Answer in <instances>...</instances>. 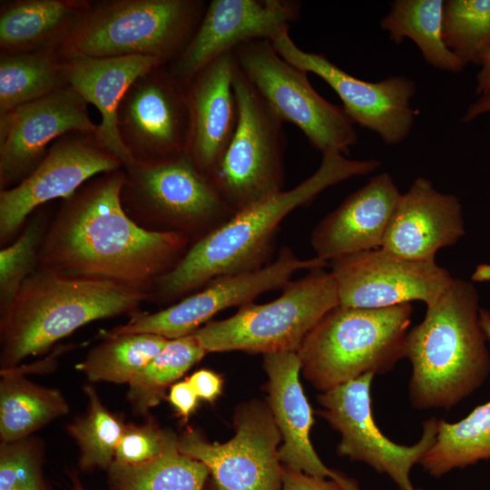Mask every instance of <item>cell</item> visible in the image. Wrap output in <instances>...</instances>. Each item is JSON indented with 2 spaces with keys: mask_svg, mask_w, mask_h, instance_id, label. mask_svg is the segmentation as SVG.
<instances>
[{
  "mask_svg": "<svg viewBox=\"0 0 490 490\" xmlns=\"http://www.w3.org/2000/svg\"><path fill=\"white\" fill-rule=\"evenodd\" d=\"M263 367L269 377L267 403L283 441L279 449L282 465L313 476L335 480L345 490H361L354 478L328 467L311 444L313 412L299 381L300 362L297 352L265 354Z\"/></svg>",
  "mask_w": 490,
  "mask_h": 490,
  "instance_id": "obj_21",
  "label": "cell"
},
{
  "mask_svg": "<svg viewBox=\"0 0 490 490\" xmlns=\"http://www.w3.org/2000/svg\"><path fill=\"white\" fill-rule=\"evenodd\" d=\"M232 52L211 61L184 86L190 111L186 154L210 178L235 132L239 108L233 89Z\"/></svg>",
  "mask_w": 490,
  "mask_h": 490,
  "instance_id": "obj_22",
  "label": "cell"
},
{
  "mask_svg": "<svg viewBox=\"0 0 490 490\" xmlns=\"http://www.w3.org/2000/svg\"><path fill=\"white\" fill-rule=\"evenodd\" d=\"M50 220L38 211L19 235L0 250V313L11 305L25 279L39 265V250Z\"/></svg>",
  "mask_w": 490,
  "mask_h": 490,
  "instance_id": "obj_35",
  "label": "cell"
},
{
  "mask_svg": "<svg viewBox=\"0 0 490 490\" xmlns=\"http://www.w3.org/2000/svg\"><path fill=\"white\" fill-rule=\"evenodd\" d=\"M400 195L388 172L373 176L314 228L310 243L316 257L329 262L381 248Z\"/></svg>",
  "mask_w": 490,
  "mask_h": 490,
  "instance_id": "obj_23",
  "label": "cell"
},
{
  "mask_svg": "<svg viewBox=\"0 0 490 490\" xmlns=\"http://www.w3.org/2000/svg\"><path fill=\"white\" fill-rule=\"evenodd\" d=\"M151 293L38 266L0 313V368H16L94 320L133 314Z\"/></svg>",
  "mask_w": 490,
  "mask_h": 490,
  "instance_id": "obj_4",
  "label": "cell"
},
{
  "mask_svg": "<svg viewBox=\"0 0 490 490\" xmlns=\"http://www.w3.org/2000/svg\"><path fill=\"white\" fill-rule=\"evenodd\" d=\"M233 89L239 108L237 127L209 180L236 213L283 191L286 137L284 122L237 64Z\"/></svg>",
  "mask_w": 490,
  "mask_h": 490,
  "instance_id": "obj_9",
  "label": "cell"
},
{
  "mask_svg": "<svg viewBox=\"0 0 490 490\" xmlns=\"http://www.w3.org/2000/svg\"><path fill=\"white\" fill-rule=\"evenodd\" d=\"M374 376L367 373L319 393L317 400L322 408L318 414L340 434L337 446L340 456L386 474L399 490H413L410 472L434 444L439 419H426L420 439L412 446L393 442L380 431L373 417L370 389Z\"/></svg>",
  "mask_w": 490,
  "mask_h": 490,
  "instance_id": "obj_13",
  "label": "cell"
},
{
  "mask_svg": "<svg viewBox=\"0 0 490 490\" xmlns=\"http://www.w3.org/2000/svg\"><path fill=\"white\" fill-rule=\"evenodd\" d=\"M339 305L338 287L325 268L288 282L279 297L240 307L232 316L209 321L191 335L208 352H297L314 326Z\"/></svg>",
  "mask_w": 490,
  "mask_h": 490,
  "instance_id": "obj_7",
  "label": "cell"
},
{
  "mask_svg": "<svg viewBox=\"0 0 490 490\" xmlns=\"http://www.w3.org/2000/svg\"><path fill=\"white\" fill-rule=\"evenodd\" d=\"M413 490H423L422 488H414Z\"/></svg>",
  "mask_w": 490,
  "mask_h": 490,
  "instance_id": "obj_45",
  "label": "cell"
},
{
  "mask_svg": "<svg viewBox=\"0 0 490 490\" xmlns=\"http://www.w3.org/2000/svg\"><path fill=\"white\" fill-rule=\"evenodd\" d=\"M143 424L125 425L114 461L122 465H140L163 454L178 436L161 427L150 415Z\"/></svg>",
  "mask_w": 490,
  "mask_h": 490,
  "instance_id": "obj_37",
  "label": "cell"
},
{
  "mask_svg": "<svg viewBox=\"0 0 490 490\" xmlns=\"http://www.w3.org/2000/svg\"><path fill=\"white\" fill-rule=\"evenodd\" d=\"M487 459H490V400L460 421L449 423L439 419L435 442L418 464L438 478L454 469Z\"/></svg>",
  "mask_w": 490,
  "mask_h": 490,
  "instance_id": "obj_29",
  "label": "cell"
},
{
  "mask_svg": "<svg viewBox=\"0 0 490 490\" xmlns=\"http://www.w3.org/2000/svg\"><path fill=\"white\" fill-rule=\"evenodd\" d=\"M473 281H490V264H479L471 277Z\"/></svg>",
  "mask_w": 490,
  "mask_h": 490,
  "instance_id": "obj_43",
  "label": "cell"
},
{
  "mask_svg": "<svg viewBox=\"0 0 490 490\" xmlns=\"http://www.w3.org/2000/svg\"><path fill=\"white\" fill-rule=\"evenodd\" d=\"M327 266L328 261L317 257L300 259L284 246L277 258L261 269L216 278L160 311L134 312L127 323L103 331L102 336L149 333L173 339L191 335L220 311L241 307L264 292L282 289L295 272Z\"/></svg>",
  "mask_w": 490,
  "mask_h": 490,
  "instance_id": "obj_12",
  "label": "cell"
},
{
  "mask_svg": "<svg viewBox=\"0 0 490 490\" xmlns=\"http://www.w3.org/2000/svg\"><path fill=\"white\" fill-rule=\"evenodd\" d=\"M64 60L68 85L101 114V122L95 133L97 140L123 165L132 162L116 129L119 103L139 76L165 64L150 56L96 58L76 55L64 57Z\"/></svg>",
  "mask_w": 490,
  "mask_h": 490,
  "instance_id": "obj_24",
  "label": "cell"
},
{
  "mask_svg": "<svg viewBox=\"0 0 490 490\" xmlns=\"http://www.w3.org/2000/svg\"><path fill=\"white\" fill-rule=\"evenodd\" d=\"M103 338L76 368L91 382L128 385L170 340L149 333Z\"/></svg>",
  "mask_w": 490,
  "mask_h": 490,
  "instance_id": "obj_32",
  "label": "cell"
},
{
  "mask_svg": "<svg viewBox=\"0 0 490 490\" xmlns=\"http://www.w3.org/2000/svg\"><path fill=\"white\" fill-rule=\"evenodd\" d=\"M203 0H103L91 6L60 50L64 57L150 56L174 61L193 37Z\"/></svg>",
  "mask_w": 490,
  "mask_h": 490,
  "instance_id": "obj_6",
  "label": "cell"
},
{
  "mask_svg": "<svg viewBox=\"0 0 490 490\" xmlns=\"http://www.w3.org/2000/svg\"><path fill=\"white\" fill-rule=\"evenodd\" d=\"M443 0H397L381 20L389 39L413 41L424 60L435 69L459 73L466 65L451 52L443 38Z\"/></svg>",
  "mask_w": 490,
  "mask_h": 490,
  "instance_id": "obj_27",
  "label": "cell"
},
{
  "mask_svg": "<svg viewBox=\"0 0 490 490\" xmlns=\"http://www.w3.org/2000/svg\"><path fill=\"white\" fill-rule=\"evenodd\" d=\"M67 85L59 51L0 53V116Z\"/></svg>",
  "mask_w": 490,
  "mask_h": 490,
  "instance_id": "obj_28",
  "label": "cell"
},
{
  "mask_svg": "<svg viewBox=\"0 0 490 490\" xmlns=\"http://www.w3.org/2000/svg\"><path fill=\"white\" fill-rule=\"evenodd\" d=\"M75 490H82V489L80 487H77V488L75 487Z\"/></svg>",
  "mask_w": 490,
  "mask_h": 490,
  "instance_id": "obj_46",
  "label": "cell"
},
{
  "mask_svg": "<svg viewBox=\"0 0 490 490\" xmlns=\"http://www.w3.org/2000/svg\"><path fill=\"white\" fill-rule=\"evenodd\" d=\"M480 70L476 74L475 93L478 95L490 93V48L483 53Z\"/></svg>",
  "mask_w": 490,
  "mask_h": 490,
  "instance_id": "obj_41",
  "label": "cell"
},
{
  "mask_svg": "<svg viewBox=\"0 0 490 490\" xmlns=\"http://www.w3.org/2000/svg\"><path fill=\"white\" fill-rule=\"evenodd\" d=\"M0 373L1 442L31 436L69 413V405L59 390L32 382L16 368L0 370Z\"/></svg>",
  "mask_w": 490,
  "mask_h": 490,
  "instance_id": "obj_26",
  "label": "cell"
},
{
  "mask_svg": "<svg viewBox=\"0 0 490 490\" xmlns=\"http://www.w3.org/2000/svg\"><path fill=\"white\" fill-rule=\"evenodd\" d=\"M480 322L487 341L490 342V310L487 309H480L479 312Z\"/></svg>",
  "mask_w": 490,
  "mask_h": 490,
  "instance_id": "obj_44",
  "label": "cell"
},
{
  "mask_svg": "<svg viewBox=\"0 0 490 490\" xmlns=\"http://www.w3.org/2000/svg\"><path fill=\"white\" fill-rule=\"evenodd\" d=\"M412 313L411 303L382 309L335 307L298 349L300 371L320 393L367 373L389 372L405 358Z\"/></svg>",
  "mask_w": 490,
  "mask_h": 490,
  "instance_id": "obj_5",
  "label": "cell"
},
{
  "mask_svg": "<svg viewBox=\"0 0 490 490\" xmlns=\"http://www.w3.org/2000/svg\"><path fill=\"white\" fill-rule=\"evenodd\" d=\"M233 426V437L223 444L187 428L178 436V449L208 467L213 490H282V438L268 403L252 399L238 405Z\"/></svg>",
  "mask_w": 490,
  "mask_h": 490,
  "instance_id": "obj_11",
  "label": "cell"
},
{
  "mask_svg": "<svg viewBox=\"0 0 490 490\" xmlns=\"http://www.w3.org/2000/svg\"><path fill=\"white\" fill-rule=\"evenodd\" d=\"M480 295L467 280L453 278L423 320L407 333L411 364L409 400L416 409H450L490 375V353L480 322Z\"/></svg>",
  "mask_w": 490,
  "mask_h": 490,
  "instance_id": "obj_3",
  "label": "cell"
},
{
  "mask_svg": "<svg viewBox=\"0 0 490 490\" xmlns=\"http://www.w3.org/2000/svg\"><path fill=\"white\" fill-rule=\"evenodd\" d=\"M466 235L459 199L437 191L432 181L417 177L401 193L381 248L410 260H435L436 252Z\"/></svg>",
  "mask_w": 490,
  "mask_h": 490,
  "instance_id": "obj_20",
  "label": "cell"
},
{
  "mask_svg": "<svg viewBox=\"0 0 490 490\" xmlns=\"http://www.w3.org/2000/svg\"><path fill=\"white\" fill-rule=\"evenodd\" d=\"M122 170V207L146 230L181 233L194 242L234 214L187 154L155 165L132 162Z\"/></svg>",
  "mask_w": 490,
  "mask_h": 490,
  "instance_id": "obj_8",
  "label": "cell"
},
{
  "mask_svg": "<svg viewBox=\"0 0 490 490\" xmlns=\"http://www.w3.org/2000/svg\"><path fill=\"white\" fill-rule=\"evenodd\" d=\"M87 103L70 85L0 116V191L24 181L70 132L96 133Z\"/></svg>",
  "mask_w": 490,
  "mask_h": 490,
  "instance_id": "obj_18",
  "label": "cell"
},
{
  "mask_svg": "<svg viewBox=\"0 0 490 490\" xmlns=\"http://www.w3.org/2000/svg\"><path fill=\"white\" fill-rule=\"evenodd\" d=\"M237 65L269 106L296 125L322 154L347 152L358 141L343 107L322 97L308 73L285 61L268 39L246 42L232 51Z\"/></svg>",
  "mask_w": 490,
  "mask_h": 490,
  "instance_id": "obj_10",
  "label": "cell"
},
{
  "mask_svg": "<svg viewBox=\"0 0 490 490\" xmlns=\"http://www.w3.org/2000/svg\"><path fill=\"white\" fill-rule=\"evenodd\" d=\"M178 438L160 456L140 465L115 461L107 470L111 490H204L211 476L199 460L181 453Z\"/></svg>",
  "mask_w": 490,
  "mask_h": 490,
  "instance_id": "obj_30",
  "label": "cell"
},
{
  "mask_svg": "<svg viewBox=\"0 0 490 490\" xmlns=\"http://www.w3.org/2000/svg\"><path fill=\"white\" fill-rule=\"evenodd\" d=\"M83 391L88 398L87 410L67 425L66 429L80 449V469L107 471L114 461L126 424L103 406L93 386L85 385Z\"/></svg>",
  "mask_w": 490,
  "mask_h": 490,
  "instance_id": "obj_33",
  "label": "cell"
},
{
  "mask_svg": "<svg viewBox=\"0 0 490 490\" xmlns=\"http://www.w3.org/2000/svg\"><path fill=\"white\" fill-rule=\"evenodd\" d=\"M186 379L198 397L204 401L213 403L222 392L223 379L211 370H198Z\"/></svg>",
  "mask_w": 490,
  "mask_h": 490,
  "instance_id": "obj_39",
  "label": "cell"
},
{
  "mask_svg": "<svg viewBox=\"0 0 490 490\" xmlns=\"http://www.w3.org/2000/svg\"><path fill=\"white\" fill-rule=\"evenodd\" d=\"M190 111L184 87L166 64L139 76L122 98L116 129L132 162L155 165L186 154Z\"/></svg>",
  "mask_w": 490,
  "mask_h": 490,
  "instance_id": "obj_14",
  "label": "cell"
},
{
  "mask_svg": "<svg viewBox=\"0 0 490 490\" xmlns=\"http://www.w3.org/2000/svg\"><path fill=\"white\" fill-rule=\"evenodd\" d=\"M443 38L466 65H479L490 48V0L445 1Z\"/></svg>",
  "mask_w": 490,
  "mask_h": 490,
  "instance_id": "obj_34",
  "label": "cell"
},
{
  "mask_svg": "<svg viewBox=\"0 0 490 490\" xmlns=\"http://www.w3.org/2000/svg\"><path fill=\"white\" fill-rule=\"evenodd\" d=\"M282 490H345L337 481L320 478L283 466Z\"/></svg>",
  "mask_w": 490,
  "mask_h": 490,
  "instance_id": "obj_38",
  "label": "cell"
},
{
  "mask_svg": "<svg viewBox=\"0 0 490 490\" xmlns=\"http://www.w3.org/2000/svg\"><path fill=\"white\" fill-rule=\"evenodd\" d=\"M122 168L92 178L62 200L42 241L38 266L152 293L192 241L138 225L122 207Z\"/></svg>",
  "mask_w": 490,
  "mask_h": 490,
  "instance_id": "obj_1",
  "label": "cell"
},
{
  "mask_svg": "<svg viewBox=\"0 0 490 490\" xmlns=\"http://www.w3.org/2000/svg\"><path fill=\"white\" fill-rule=\"evenodd\" d=\"M43 462V443L36 437L0 442V490H50Z\"/></svg>",
  "mask_w": 490,
  "mask_h": 490,
  "instance_id": "obj_36",
  "label": "cell"
},
{
  "mask_svg": "<svg viewBox=\"0 0 490 490\" xmlns=\"http://www.w3.org/2000/svg\"><path fill=\"white\" fill-rule=\"evenodd\" d=\"M377 160H351L341 152L322 154L317 171L282 191L234 213L226 222L192 242L181 260L155 283L150 299L173 304L216 278L256 270L270 263L282 220L326 189L380 166Z\"/></svg>",
  "mask_w": 490,
  "mask_h": 490,
  "instance_id": "obj_2",
  "label": "cell"
},
{
  "mask_svg": "<svg viewBox=\"0 0 490 490\" xmlns=\"http://www.w3.org/2000/svg\"><path fill=\"white\" fill-rule=\"evenodd\" d=\"M123 167L95 133L70 132L58 138L42 162L16 186L0 191V244L11 243L44 203L72 196L92 178Z\"/></svg>",
  "mask_w": 490,
  "mask_h": 490,
  "instance_id": "obj_16",
  "label": "cell"
},
{
  "mask_svg": "<svg viewBox=\"0 0 490 490\" xmlns=\"http://www.w3.org/2000/svg\"><path fill=\"white\" fill-rule=\"evenodd\" d=\"M199 399L186 378L182 381H177L170 387L168 400L184 423L187 422L191 414L194 412Z\"/></svg>",
  "mask_w": 490,
  "mask_h": 490,
  "instance_id": "obj_40",
  "label": "cell"
},
{
  "mask_svg": "<svg viewBox=\"0 0 490 490\" xmlns=\"http://www.w3.org/2000/svg\"><path fill=\"white\" fill-rule=\"evenodd\" d=\"M289 31L270 41L276 52L289 64L324 80L338 95L354 123L377 133L387 145L401 143L407 138L417 113L411 104L416 94L412 79L404 75L375 83L358 79L324 54L300 49Z\"/></svg>",
  "mask_w": 490,
  "mask_h": 490,
  "instance_id": "obj_15",
  "label": "cell"
},
{
  "mask_svg": "<svg viewBox=\"0 0 490 490\" xmlns=\"http://www.w3.org/2000/svg\"><path fill=\"white\" fill-rule=\"evenodd\" d=\"M490 113V93L481 94L471 103L462 117V122H470L482 114Z\"/></svg>",
  "mask_w": 490,
  "mask_h": 490,
  "instance_id": "obj_42",
  "label": "cell"
},
{
  "mask_svg": "<svg viewBox=\"0 0 490 490\" xmlns=\"http://www.w3.org/2000/svg\"><path fill=\"white\" fill-rule=\"evenodd\" d=\"M297 0H211L183 52L166 64L184 87L204 66L239 45L271 41L300 17Z\"/></svg>",
  "mask_w": 490,
  "mask_h": 490,
  "instance_id": "obj_19",
  "label": "cell"
},
{
  "mask_svg": "<svg viewBox=\"0 0 490 490\" xmlns=\"http://www.w3.org/2000/svg\"><path fill=\"white\" fill-rule=\"evenodd\" d=\"M91 3L89 0L2 1L0 53L60 52Z\"/></svg>",
  "mask_w": 490,
  "mask_h": 490,
  "instance_id": "obj_25",
  "label": "cell"
},
{
  "mask_svg": "<svg viewBox=\"0 0 490 490\" xmlns=\"http://www.w3.org/2000/svg\"><path fill=\"white\" fill-rule=\"evenodd\" d=\"M339 299L347 308L382 309L414 300L434 303L453 277L436 260H410L382 248L328 262Z\"/></svg>",
  "mask_w": 490,
  "mask_h": 490,
  "instance_id": "obj_17",
  "label": "cell"
},
{
  "mask_svg": "<svg viewBox=\"0 0 490 490\" xmlns=\"http://www.w3.org/2000/svg\"><path fill=\"white\" fill-rule=\"evenodd\" d=\"M208 352L192 336L170 339L129 383L127 401L134 415L148 416L171 387Z\"/></svg>",
  "mask_w": 490,
  "mask_h": 490,
  "instance_id": "obj_31",
  "label": "cell"
}]
</instances>
